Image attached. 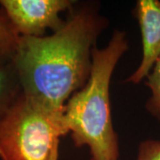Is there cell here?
Wrapping results in <instances>:
<instances>
[{
  "mask_svg": "<svg viewBox=\"0 0 160 160\" xmlns=\"http://www.w3.org/2000/svg\"><path fill=\"white\" fill-rule=\"evenodd\" d=\"M142 45V57L136 70L126 83L138 85L147 78L160 58V1L138 0L133 9Z\"/></svg>",
  "mask_w": 160,
  "mask_h": 160,
  "instance_id": "obj_5",
  "label": "cell"
},
{
  "mask_svg": "<svg viewBox=\"0 0 160 160\" xmlns=\"http://www.w3.org/2000/svg\"><path fill=\"white\" fill-rule=\"evenodd\" d=\"M135 160H160V140L147 139L139 144Z\"/></svg>",
  "mask_w": 160,
  "mask_h": 160,
  "instance_id": "obj_9",
  "label": "cell"
},
{
  "mask_svg": "<svg viewBox=\"0 0 160 160\" xmlns=\"http://www.w3.org/2000/svg\"><path fill=\"white\" fill-rule=\"evenodd\" d=\"M20 38L5 12L0 9V64L12 61Z\"/></svg>",
  "mask_w": 160,
  "mask_h": 160,
  "instance_id": "obj_7",
  "label": "cell"
},
{
  "mask_svg": "<svg viewBox=\"0 0 160 160\" xmlns=\"http://www.w3.org/2000/svg\"><path fill=\"white\" fill-rule=\"evenodd\" d=\"M129 48L125 31L116 29L104 48L92 53L89 79L64 106L63 117L75 147L86 146L91 160H118V136L113 127L109 86L114 69Z\"/></svg>",
  "mask_w": 160,
  "mask_h": 160,
  "instance_id": "obj_2",
  "label": "cell"
},
{
  "mask_svg": "<svg viewBox=\"0 0 160 160\" xmlns=\"http://www.w3.org/2000/svg\"><path fill=\"white\" fill-rule=\"evenodd\" d=\"M107 27L98 6L85 4L72 9L51 35L21 37L12 62L23 94L49 110L63 112L69 98L89 79L92 50Z\"/></svg>",
  "mask_w": 160,
  "mask_h": 160,
  "instance_id": "obj_1",
  "label": "cell"
},
{
  "mask_svg": "<svg viewBox=\"0 0 160 160\" xmlns=\"http://www.w3.org/2000/svg\"><path fill=\"white\" fill-rule=\"evenodd\" d=\"M71 0H0L5 12L20 37L42 38L47 29L55 32L65 21L61 13L72 10Z\"/></svg>",
  "mask_w": 160,
  "mask_h": 160,
  "instance_id": "obj_4",
  "label": "cell"
},
{
  "mask_svg": "<svg viewBox=\"0 0 160 160\" xmlns=\"http://www.w3.org/2000/svg\"><path fill=\"white\" fill-rule=\"evenodd\" d=\"M22 93V89L12 62L0 64V122Z\"/></svg>",
  "mask_w": 160,
  "mask_h": 160,
  "instance_id": "obj_6",
  "label": "cell"
},
{
  "mask_svg": "<svg viewBox=\"0 0 160 160\" xmlns=\"http://www.w3.org/2000/svg\"><path fill=\"white\" fill-rule=\"evenodd\" d=\"M145 85L151 92L145 104L146 110L155 119L160 122V58L145 78Z\"/></svg>",
  "mask_w": 160,
  "mask_h": 160,
  "instance_id": "obj_8",
  "label": "cell"
},
{
  "mask_svg": "<svg viewBox=\"0 0 160 160\" xmlns=\"http://www.w3.org/2000/svg\"><path fill=\"white\" fill-rule=\"evenodd\" d=\"M68 133L63 112L22 93L0 122V159L57 160L60 139Z\"/></svg>",
  "mask_w": 160,
  "mask_h": 160,
  "instance_id": "obj_3",
  "label": "cell"
}]
</instances>
